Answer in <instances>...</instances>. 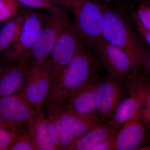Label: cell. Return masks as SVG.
<instances>
[{
  "label": "cell",
  "mask_w": 150,
  "mask_h": 150,
  "mask_svg": "<svg viewBox=\"0 0 150 150\" xmlns=\"http://www.w3.org/2000/svg\"><path fill=\"white\" fill-rule=\"evenodd\" d=\"M22 5L32 9H42L51 12H58L63 9L58 6L52 5L45 0H16Z\"/></svg>",
  "instance_id": "obj_22"
},
{
  "label": "cell",
  "mask_w": 150,
  "mask_h": 150,
  "mask_svg": "<svg viewBox=\"0 0 150 150\" xmlns=\"http://www.w3.org/2000/svg\"><path fill=\"white\" fill-rule=\"evenodd\" d=\"M9 150H35L28 126L17 129Z\"/></svg>",
  "instance_id": "obj_20"
},
{
  "label": "cell",
  "mask_w": 150,
  "mask_h": 150,
  "mask_svg": "<svg viewBox=\"0 0 150 150\" xmlns=\"http://www.w3.org/2000/svg\"><path fill=\"white\" fill-rule=\"evenodd\" d=\"M27 125L35 150H56L51 139L48 119L43 109L34 114Z\"/></svg>",
  "instance_id": "obj_16"
},
{
  "label": "cell",
  "mask_w": 150,
  "mask_h": 150,
  "mask_svg": "<svg viewBox=\"0 0 150 150\" xmlns=\"http://www.w3.org/2000/svg\"><path fill=\"white\" fill-rule=\"evenodd\" d=\"M114 137L100 143L93 147L91 150H113L114 147Z\"/></svg>",
  "instance_id": "obj_27"
},
{
  "label": "cell",
  "mask_w": 150,
  "mask_h": 150,
  "mask_svg": "<svg viewBox=\"0 0 150 150\" xmlns=\"http://www.w3.org/2000/svg\"><path fill=\"white\" fill-rule=\"evenodd\" d=\"M100 65L94 53L81 43L59 80L51 86L45 102L48 114L62 108L75 92L99 75Z\"/></svg>",
  "instance_id": "obj_1"
},
{
  "label": "cell",
  "mask_w": 150,
  "mask_h": 150,
  "mask_svg": "<svg viewBox=\"0 0 150 150\" xmlns=\"http://www.w3.org/2000/svg\"><path fill=\"white\" fill-rule=\"evenodd\" d=\"M31 61L25 56L21 60L3 69L0 75V98L16 93L26 82Z\"/></svg>",
  "instance_id": "obj_13"
},
{
  "label": "cell",
  "mask_w": 150,
  "mask_h": 150,
  "mask_svg": "<svg viewBox=\"0 0 150 150\" xmlns=\"http://www.w3.org/2000/svg\"><path fill=\"white\" fill-rule=\"evenodd\" d=\"M103 9V39L126 52L140 69L146 50L120 14L107 8Z\"/></svg>",
  "instance_id": "obj_4"
},
{
  "label": "cell",
  "mask_w": 150,
  "mask_h": 150,
  "mask_svg": "<svg viewBox=\"0 0 150 150\" xmlns=\"http://www.w3.org/2000/svg\"><path fill=\"white\" fill-rule=\"evenodd\" d=\"M150 91V84L139 86L129 97L123 98L106 123L115 128L131 120H139L141 105Z\"/></svg>",
  "instance_id": "obj_11"
},
{
  "label": "cell",
  "mask_w": 150,
  "mask_h": 150,
  "mask_svg": "<svg viewBox=\"0 0 150 150\" xmlns=\"http://www.w3.org/2000/svg\"><path fill=\"white\" fill-rule=\"evenodd\" d=\"M17 128H0V150H9Z\"/></svg>",
  "instance_id": "obj_23"
},
{
  "label": "cell",
  "mask_w": 150,
  "mask_h": 150,
  "mask_svg": "<svg viewBox=\"0 0 150 150\" xmlns=\"http://www.w3.org/2000/svg\"><path fill=\"white\" fill-rule=\"evenodd\" d=\"M142 67L145 69L146 75H142L143 84H150V50L147 51Z\"/></svg>",
  "instance_id": "obj_26"
},
{
  "label": "cell",
  "mask_w": 150,
  "mask_h": 150,
  "mask_svg": "<svg viewBox=\"0 0 150 150\" xmlns=\"http://www.w3.org/2000/svg\"><path fill=\"white\" fill-rule=\"evenodd\" d=\"M45 23L42 14L33 10L25 19L16 40L1 53L4 61L11 65L21 60L34 46Z\"/></svg>",
  "instance_id": "obj_7"
},
{
  "label": "cell",
  "mask_w": 150,
  "mask_h": 150,
  "mask_svg": "<svg viewBox=\"0 0 150 150\" xmlns=\"http://www.w3.org/2000/svg\"><path fill=\"white\" fill-rule=\"evenodd\" d=\"M146 130V131H149V132H150V128H149V129H147Z\"/></svg>",
  "instance_id": "obj_33"
},
{
  "label": "cell",
  "mask_w": 150,
  "mask_h": 150,
  "mask_svg": "<svg viewBox=\"0 0 150 150\" xmlns=\"http://www.w3.org/2000/svg\"><path fill=\"white\" fill-rule=\"evenodd\" d=\"M32 11V8H28L20 11L0 28V54L16 40L25 19Z\"/></svg>",
  "instance_id": "obj_18"
},
{
  "label": "cell",
  "mask_w": 150,
  "mask_h": 150,
  "mask_svg": "<svg viewBox=\"0 0 150 150\" xmlns=\"http://www.w3.org/2000/svg\"><path fill=\"white\" fill-rule=\"evenodd\" d=\"M140 1L145 2H150V0H137Z\"/></svg>",
  "instance_id": "obj_31"
},
{
  "label": "cell",
  "mask_w": 150,
  "mask_h": 150,
  "mask_svg": "<svg viewBox=\"0 0 150 150\" xmlns=\"http://www.w3.org/2000/svg\"><path fill=\"white\" fill-rule=\"evenodd\" d=\"M52 85L49 58L40 64L30 65L26 82L18 93L37 112L42 109Z\"/></svg>",
  "instance_id": "obj_6"
},
{
  "label": "cell",
  "mask_w": 150,
  "mask_h": 150,
  "mask_svg": "<svg viewBox=\"0 0 150 150\" xmlns=\"http://www.w3.org/2000/svg\"><path fill=\"white\" fill-rule=\"evenodd\" d=\"M136 24L139 32L144 38L146 41L150 45V31L145 29L137 20Z\"/></svg>",
  "instance_id": "obj_28"
},
{
  "label": "cell",
  "mask_w": 150,
  "mask_h": 150,
  "mask_svg": "<svg viewBox=\"0 0 150 150\" xmlns=\"http://www.w3.org/2000/svg\"><path fill=\"white\" fill-rule=\"evenodd\" d=\"M94 53L108 76L132 94L137 86L140 69L126 52L105 40L98 41Z\"/></svg>",
  "instance_id": "obj_2"
},
{
  "label": "cell",
  "mask_w": 150,
  "mask_h": 150,
  "mask_svg": "<svg viewBox=\"0 0 150 150\" xmlns=\"http://www.w3.org/2000/svg\"><path fill=\"white\" fill-rule=\"evenodd\" d=\"M52 114L68 133L78 139L103 123L99 118L81 115L64 108Z\"/></svg>",
  "instance_id": "obj_14"
},
{
  "label": "cell",
  "mask_w": 150,
  "mask_h": 150,
  "mask_svg": "<svg viewBox=\"0 0 150 150\" xmlns=\"http://www.w3.org/2000/svg\"><path fill=\"white\" fill-rule=\"evenodd\" d=\"M3 69H4V68L2 67L1 65H0V75H1V73Z\"/></svg>",
  "instance_id": "obj_32"
},
{
  "label": "cell",
  "mask_w": 150,
  "mask_h": 150,
  "mask_svg": "<svg viewBox=\"0 0 150 150\" xmlns=\"http://www.w3.org/2000/svg\"><path fill=\"white\" fill-rule=\"evenodd\" d=\"M49 131L56 150H69L78 139L68 133L53 114H48Z\"/></svg>",
  "instance_id": "obj_19"
},
{
  "label": "cell",
  "mask_w": 150,
  "mask_h": 150,
  "mask_svg": "<svg viewBox=\"0 0 150 150\" xmlns=\"http://www.w3.org/2000/svg\"><path fill=\"white\" fill-rule=\"evenodd\" d=\"M146 131L139 120L127 121L115 135L113 150L141 149L146 138Z\"/></svg>",
  "instance_id": "obj_15"
},
{
  "label": "cell",
  "mask_w": 150,
  "mask_h": 150,
  "mask_svg": "<svg viewBox=\"0 0 150 150\" xmlns=\"http://www.w3.org/2000/svg\"><path fill=\"white\" fill-rule=\"evenodd\" d=\"M4 127H14L10 126L6 123L4 119L3 118L2 116L0 113V128H4Z\"/></svg>",
  "instance_id": "obj_30"
},
{
  "label": "cell",
  "mask_w": 150,
  "mask_h": 150,
  "mask_svg": "<svg viewBox=\"0 0 150 150\" xmlns=\"http://www.w3.org/2000/svg\"><path fill=\"white\" fill-rule=\"evenodd\" d=\"M21 6L16 0H0V24L16 14Z\"/></svg>",
  "instance_id": "obj_21"
},
{
  "label": "cell",
  "mask_w": 150,
  "mask_h": 150,
  "mask_svg": "<svg viewBox=\"0 0 150 150\" xmlns=\"http://www.w3.org/2000/svg\"><path fill=\"white\" fill-rule=\"evenodd\" d=\"M67 8L74 15L73 27L78 37L93 52L98 41L103 38V7L96 0H70Z\"/></svg>",
  "instance_id": "obj_3"
},
{
  "label": "cell",
  "mask_w": 150,
  "mask_h": 150,
  "mask_svg": "<svg viewBox=\"0 0 150 150\" xmlns=\"http://www.w3.org/2000/svg\"><path fill=\"white\" fill-rule=\"evenodd\" d=\"M137 20L145 29L150 31V6L141 5L137 10Z\"/></svg>",
  "instance_id": "obj_25"
},
{
  "label": "cell",
  "mask_w": 150,
  "mask_h": 150,
  "mask_svg": "<svg viewBox=\"0 0 150 150\" xmlns=\"http://www.w3.org/2000/svg\"><path fill=\"white\" fill-rule=\"evenodd\" d=\"M139 120L146 130L150 128V91L140 108Z\"/></svg>",
  "instance_id": "obj_24"
},
{
  "label": "cell",
  "mask_w": 150,
  "mask_h": 150,
  "mask_svg": "<svg viewBox=\"0 0 150 150\" xmlns=\"http://www.w3.org/2000/svg\"><path fill=\"white\" fill-rule=\"evenodd\" d=\"M119 129L108 123H100L77 140L68 150H91L100 143L114 137Z\"/></svg>",
  "instance_id": "obj_17"
},
{
  "label": "cell",
  "mask_w": 150,
  "mask_h": 150,
  "mask_svg": "<svg viewBox=\"0 0 150 150\" xmlns=\"http://www.w3.org/2000/svg\"><path fill=\"white\" fill-rule=\"evenodd\" d=\"M36 112L19 93L0 98V113L12 127L18 128L27 125Z\"/></svg>",
  "instance_id": "obj_10"
},
{
  "label": "cell",
  "mask_w": 150,
  "mask_h": 150,
  "mask_svg": "<svg viewBox=\"0 0 150 150\" xmlns=\"http://www.w3.org/2000/svg\"><path fill=\"white\" fill-rule=\"evenodd\" d=\"M126 90L109 76L100 78L96 90L98 118L106 123L121 100Z\"/></svg>",
  "instance_id": "obj_9"
},
{
  "label": "cell",
  "mask_w": 150,
  "mask_h": 150,
  "mask_svg": "<svg viewBox=\"0 0 150 150\" xmlns=\"http://www.w3.org/2000/svg\"><path fill=\"white\" fill-rule=\"evenodd\" d=\"M49 12L37 41L26 54L31 61V65L40 64L49 59L59 36L69 24L64 9L58 12Z\"/></svg>",
  "instance_id": "obj_5"
},
{
  "label": "cell",
  "mask_w": 150,
  "mask_h": 150,
  "mask_svg": "<svg viewBox=\"0 0 150 150\" xmlns=\"http://www.w3.org/2000/svg\"><path fill=\"white\" fill-rule=\"evenodd\" d=\"M100 78V75H97L86 83L69 98L63 108L84 116L99 118L96 102V90Z\"/></svg>",
  "instance_id": "obj_12"
},
{
  "label": "cell",
  "mask_w": 150,
  "mask_h": 150,
  "mask_svg": "<svg viewBox=\"0 0 150 150\" xmlns=\"http://www.w3.org/2000/svg\"><path fill=\"white\" fill-rule=\"evenodd\" d=\"M81 43L73 26H71L69 23L61 33L49 57L51 63L52 86L59 80Z\"/></svg>",
  "instance_id": "obj_8"
},
{
  "label": "cell",
  "mask_w": 150,
  "mask_h": 150,
  "mask_svg": "<svg viewBox=\"0 0 150 150\" xmlns=\"http://www.w3.org/2000/svg\"><path fill=\"white\" fill-rule=\"evenodd\" d=\"M46 1L55 6H63L67 8L70 0H45Z\"/></svg>",
  "instance_id": "obj_29"
}]
</instances>
